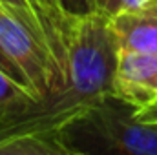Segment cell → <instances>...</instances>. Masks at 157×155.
<instances>
[{"mask_svg":"<svg viewBox=\"0 0 157 155\" xmlns=\"http://www.w3.org/2000/svg\"><path fill=\"white\" fill-rule=\"evenodd\" d=\"M64 77L42 97H28L0 115V142L24 135H59L71 120L113 93L119 46L104 9L71 17Z\"/></svg>","mask_w":157,"mask_h":155,"instance_id":"cell-1","label":"cell"},{"mask_svg":"<svg viewBox=\"0 0 157 155\" xmlns=\"http://www.w3.org/2000/svg\"><path fill=\"white\" fill-rule=\"evenodd\" d=\"M68 155H157V126L137 119V108L108 95L59 131Z\"/></svg>","mask_w":157,"mask_h":155,"instance_id":"cell-2","label":"cell"},{"mask_svg":"<svg viewBox=\"0 0 157 155\" xmlns=\"http://www.w3.org/2000/svg\"><path fill=\"white\" fill-rule=\"evenodd\" d=\"M113 95L137 110L157 100V53H119Z\"/></svg>","mask_w":157,"mask_h":155,"instance_id":"cell-3","label":"cell"},{"mask_svg":"<svg viewBox=\"0 0 157 155\" xmlns=\"http://www.w3.org/2000/svg\"><path fill=\"white\" fill-rule=\"evenodd\" d=\"M119 53H157V0L110 17Z\"/></svg>","mask_w":157,"mask_h":155,"instance_id":"cell-4","label":"cell"},{"mask_svg":"<svg viewBox=\"0 0 157 155\" xmlns=\"http://www.w3.org/2000/svg\"><path fill=\"white\" fill-rule=\"evenodd\" d=\"M33 7L37 9L40 20L48 31V37L51 42V49L55 57L59 59L60 64H64V55H66V42H64V31L68 26V17L60 6L59 0H31Z\"/></svg>","mask_w":157,"mask_h":155,"instance_id":"cell-5","label":"cell"},{"mask_svg":"<svg viewBox=\"0 0 157 155\" xmlns=\"http://www.w3.org/2000/svg\"><path fill=\"white\" fill-rule=\"evenodd\" d=\"M0 155H68L59 135H24L0 142Z\"/></svg>","mask_w":157,"mask_h":155,"instance_id":"cell-6","label":"cell"},{"mask_svg":"<svg viewBox=\"0 0 157 155\" xmlns=\"http://www.w3.org/2000/svg\"><path fill=\"white\" fill-rule=\"evenodd\" d=\"M28 97H33V93L26 86L18 84L15 78H11L7 73H4L0 70V115L7 108H11L13 104L24 100Z\"/></svg>","mask_w":157,"mask_h":155,"instance_id":"cell-7","label":"cell"},{"mask_svg":"<svg viewBox=\"0 0 157 155\" xmlns=\"http://www.w3.org/2000/svg\"><path fill=\"white\" fill-rule=\"evenodd\" d=\"M68 17H84L102 9V0H59Z\"/></svg>","mask_w":157,"mask_h":155,"instance_id":"cell-8","label":"cell"},{"mask_svg":"<svg viewBox=\"0 0 157 155\" xmlns=\"http://www.w3.org/2000/svg\"><path fill=\"white\" fill-rule=\"evenodd\" d=\"M150 0H102V9L113 17L119 13H126V11H133L144 4H148Z\"/></svg>","mask_w":157,"mask_h":155,"instance_id":"cell-9","label":"cell"},{"mask_svg":"<svg viewBox=\"0 0 157 155\" xmlns=\"http://www.w3.org/2000/svg\"><path fill=\"white\" fill-rule=\"evenodd\" d=\"M0 70L4 71V73H7L11 78H15L18 84H22V86H26L28 89H29V86H28V80H26V77H24V73L20 71V68L13 62V59L4 51V47L0 46ZM31 91V89H29ZM35 97V95H33Z\"/></svg>","mask_w":157,"mask_h":155,"instance_id":"cell-10","label":"cell"},{"mask_svg":"<svg viewBox=\"0 0 157 155\" xmlns=\"http://www.w3.org/2000/svg\"><path fill=\"white\" fill-rule=\"evenodd\" d=\"M137 119L144 124H152V126H157V100L152 102L150 106L146 108H141L137 110Z\"/></svg>","mask_w":157,"mask_h":155,"instance_id":"cell-11","label":"cell"},{"mask_svg":"<svg viewBox=\"0 0 157 155\" xmlns=\"http://www.w3.org/2000/svg\"><path fill=\"white\" fill-rule=\"evenodd\" d=\"M4 4H7V6H11V7H17V9H20V11H26V13H29V15H35L37 18H40L39 13H37V9L33 7V4H31V0H2ZM42 22V20H40Z\"/></svg>","mask_w":157,"mask_h":155,"instance_id":"cell-12","label":"cell"}]
</instances>
